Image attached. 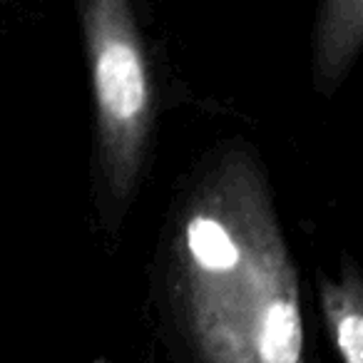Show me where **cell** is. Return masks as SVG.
<instances>
[{
  "instance_id": "obj_1",
  "label": "cell",
  "mask_w": 363,
  "mask_h": 363,
  "mask_svg": "<svg viewBox=\"0 0 363 363\" xmlns=\"http://www.w3.org/2000/svg\"><path fill=\"white\" fill-rule=\"evenodd\" d=\"M85 30L107 169L117 194H127L150 122V77L130 0H87Z\"/></svg>"
},
{
  "instance_id": "obj_3",
  "label": "cell",
  "mask_w": 363,
  "mask_h": 363,
  "mask_svg": "<svg viewBox=\"0 0 363 363\" xmlns=\"http://www.w3.org/2000/svg\"><path fill=\"white\" fill-rule=\"evenodd\" d=\"M336 338L346 363H363V318L358 311L341 313L336 323Z\"/></svg>"
},
{
  "instance_id": "obj_2",
  "label": "cell",
  "mask_w": 363,
  "mask_h": 363,
  "mask_svg": "<svg viewBox=\"0 0 363 363\" xmlns=\"http://www.w3.org/2000/svg\"><path fill=\"white\" fill-rule=\"evenodd\" d=\"M301 353V321L294 298L284 296L267 308L259 326V356L264 363H296Z\"/></svg>"
}]
</instances>
